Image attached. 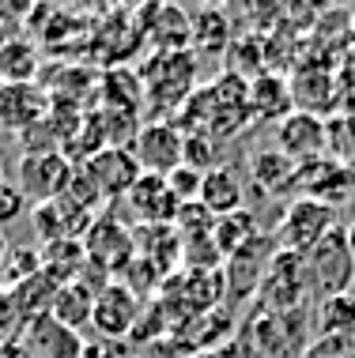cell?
I'll list each match as a JSON object with an SVG mask.
<instances>
[{
	"label": "cell",
	"instance_id": "1",
	"mask_svg": "<svg viewBox=\"0 0 355 358\" xmlns=\"http://www.w3.org/2000/svg\"><path fill=\"white\" fill-rule=\"evenodd\" d=\"M302 260H306V275H310V290L318 298L351 294V287H355V257H351V245H348L344 227H333Z\"/></svg>",
	"mask_w": 355,
	"mask_h": 358
},
{
	"label": "cell",
	"instance_id": "2",
	"mask_svg": "<svg viewBox=\"0 0 355 358\" xmlns=\"http://www.w3.org/2000/svg\"><path fill=\"white\" fill-rule=\"evenodd\" d=\"M306 294H310V275H306V260L295 257V253H284L276 249L272 264L261 279V309L265 313H276V317H287V313H299Z\"/></svg>",
	"mask_w": 355,
	"mask_h": 358
},
{
	"label": "cell",
	"instance_id": "3",
	"mask_svg": "<svg viewBox=\"0 0 355 358\" xmlns=\"http://www.w3.org/2000/svg\"><path fill=\"white\" fill-rule=\"evenodd\" d=\"M333 227H337V215H333L329 204L310 200V196H299V200L287 204L280 227H276V245H280L284 253L306 257Z\"/></svg>",
	"mask_w": 355,
	"mask_h": 358
},
{
	"label": "cell",
	"instance_id": "4",
	"mask_svg": "<svg viewBox=\"0 0 355 358\" xmlns=\"http://www.w3.org/2000/svg\"><path fill=\"white\" fill-rule=\"evenodd\" d=\"M76 173V162L64 151H23L19 159V192L34 204H50L64 196Z\"/></svg>",
	"mask_w": 355,
	"mask_h": 358
},
{
	"label": "cell",
	"instance_id": "5",
	"mask_svg": "<svg viewBox=\"0 0 355 358\" xmlns=\"http://www.w3.org/2000/svg\"><path fill=\"white\" fill-rule=\"evenodd\" d=\"M83 245V257H88L91 268H99L102 275H118L125 268L132 264V257H137V238L129 234V230L121 227L118 219L110 215H99L88 227V234L80 238Z\"/></svg>",
	"mask_w": 355,
	"mask_h": 358
},
{
	"label": "cell",
	"instance_id": "6",
	"mask_svg": "<svg viewBox=\"0 0 355 358\" xmlns=\"http://www.w3.org/2000/svg\"><path fill=\"white\" fill-rule=\"evenodd\" d=\"M276 249H280V245H276V238L257 234V238H249L238 253L227 257L223 260V294L238 298V302L253 298L257 290H261V279L268 272V264H272Z\"/></svg>",
	"mask_w": 355,
	"mask_h": 358
},
{
	"label": "cell",
	"instance_id": "7",
	"mask_svg": "<svg viewBox=\"0 0 355 358\" xmlns=\"http://www.w3.org/2000/svg\"><path fill=\"white\" fill-rule=\"evenodd\" d=\"M181 148H186V132L174 121H148L144 129H137V140L129 143L140 173H159V178L181 166Z\"/></svg>",
	"mask_w": 355,
	"mask_h": 358
},
{
	"label": "cell",
	"instance_id": "8",
	"mask_svg": "<svg viewBox=\"0 0 355 358\" xmlns=\"http://www.w3.org/2000/svg\"><path fill=\"white\" fill-rule=\"evenodd\" d=\"M140 321V294L129 283H106L102 290H95V306H91V328L95 336L106 340H121L129 336Z\"/></svg>",
	"mask_w": 355,
	"mask_h": 358
},
{
	"label": "cell",
	"instance_id": "9",
	"mask_svg": "<svg viewBox=\"0 0 355 358\" xmlns=\"http://www.w3.org/2000/svg\"><path fill=\"white\" fill-rule=\"evenodd\" d=\"M83 173H88L91 185L99 189L102 204H110V200L129 196V189L137 185V178H140V166H137V159H132L129 148H102L83 162Z\"/></svg>",
	"mask_w": 355,
	"mask_h": 358
},
{
	"label": "cell",
	"instance_id": "10",
	"mask_svg": "<svg viewBox=\"0 0 355 358\" xmlns=\"http://www.w3.org/2000/svg\"><path fill=\"white\" fill-rule=\"evenodd\" d=\"M50 117V94L38 83H0V129L4 132H27Z\"/></svg>",
	"mask_w": 355,
	"mask_h": 358
},
{
	"label": "cell",
	"instance_id": "11",
	"mask_svg": "<svg viewBox=\"0 0 355 358\" xmlns=\"http://www.w3.org/2000/svg\"><path fill=\"white\" fill-rule=\"evenodd\" d=\"M276 148H280L295 166H306L314 159H325V121L314 113H299L284 117L276 124Z\"/></svg>",
	"mask_w": 355,
	"mask_h": 358
},
{
	"label": "cell",
	"instance_id": "12",
	"mask_svg": "<svg viewBox=\"0 0 355 358\" xmlns=\"http://www.w3.org/2000/svg\"><path fill=\"white\" fill-rule=\"evenodd\" d=\"M125 200H129V208L137 211V219L144 227H174L178 208H181L178 196L167 185V178H159V173H140Z\"/></svg>",
	"mask_w": 355,
	"mask_h": 358
},
{
	"label": "cell",
	"instance_id": "13",
	"mask_svg": "<svg viewBox=\"0 0 355 358\" xmlns=\"http://www.w3.org/2000/svg\"><path fill=\"white\" fill-rule=\"evenodd\" d=\"M249 113L257 121H276L280 124L284 117L295 113V102H291V83L280 80L272 72H257L253 83H249Z\"/></svg>",
	"mask_w": 355,
	"mask_h": 358
},
{
	"label": "cell",
	"instance_id": "14",
	"mask_svg": "<svg viewBox=\"0 0 355 358\" xmlns=\"http://www.w3.org/2000/svg\"><path fill=\"white\" fill-rule=\"evenodd\" d=\"M246 200V189H242V178H238L235 166H216L204 173L200 181V204L208 208V215H231V211L242 208Z\"/></svg>",
	"mask_w": 355,
	"mask_h": 358
},
{
	"label": "cell",
	"instance_id": "15",
	"mask_svg": "<svg viewBox=\"0 0 355 358\" xmlns=\"http://www.w3.org/2000/svg\"><path fill=\"white\" fill-rule=\"evenodd\" d=\"M27 336H31V351L42 358H80V351H83V336L57 324L50 313H38Z\"/></svg>",
	"mask_w": 355,
	"mask_h": 358
},
{
	"label": "cell",
	"instance_id": "16",
	"mask_svg": "<svg viewBox=\"0 0 355 358\" xmlns=\"http://www.w3.org/2000/svg\"><path fill=\"white\" fill-rule=\"evenodd\" d=\"M50 309L46 313L53 317L57 324H64V328H72V332H83V328L91 324V306H95V290H88L80 283V279H72V283H61L53 290V298H50Z\"/></svg>",
	"mask_w": 355,
	"mask_h": 358
},
{
	"label": "cell",
	"instance_id": "17",
	"mask_svg": "<svg viewBox=\"0 0 355 358\" xmlns=\"http://www.w3.org/2000/svg\"><path fill=\"white\" fill-rule=\"evenodd\" d=\"M42 69V53L31 38H4L0 45V83H34Z\"/></svg>",
	"mask_w": 355,
	"mask_h": 358
},
{
	"label": "cell",
	"instance_id": "18",
	"mask_svg": "<svg viewBox=\"0 0 355 358\" xmlns=\"http://www.w3.org/2000/svg\"><path fill=\"white\" fill-rule=\"evenodd\" d=\"M295 170L299 166L280 148H257L249 155V178L257 181L261 192H280L287 185H295Z\"/></svg>",
	"mask_w": 355,
	"mask_h": 358
},
{
	"label": "cell",
	"instance_id": "19",
	"mask_svg": "<svg viewBox=\"0 0 355 358\" xmlns=\"http://www.w3.org/2000/svg\"><path fill=\"white\" fill-rule=\"evenodd\" d=\"M249 238H257V219H253V211H246V208L231 211V215H219L212 222V241H216V249L223 260L231 253H238Z\"/></svg>",
	"mask_w": 355,
	"mask_h": 358
},
{
	"label": "cell",
	"instance_id": "20",
	"mask_svg": "<svg viewBox=\"0 0 355 358\" xmlns=\"http://www.w3.org/2000/svg\"><path fill=\"white\" fill-rule=\"evenodd\" d=\"M318 332L321 336H348V332H355V298L351 294L318 298Z\"/></svg>",
	"mask_w": 355,
	"mask_h": 358
},
{
	"label": "cell",
	"instance_id": "21",
	"mask_svg": "<svg viewBox=\"0 0 355 358\" xmlns=\"http://www.w3.org/2000/svg\"><path fill=\"white\" fill-rule=\"evenodd\" d=\"M219 140L208 136V132H197V136H186V148H181V166L197 170V173H208L219 166Z\"/></svg>",
	"mask_w": 355,
	"mask_h": 358
},
{
	"label": "cell",
	"instance_id": "22",
	"mask_svg": "<svg viewBox=\"0 0 355 358\" xmlns=\"http://www.w3.org/2000/svg\"><path fill=\"white\" fill-rule=\"evenodd\" d=\"M193 27V42H212V50H223L227 42V15L219 8H208V12H197V19H189Z\"/></svg>",
	"mask_w": 355,
	"mask_h": 358
},
{
	"label": "cell",
	"instance_id": "23",
	"mask_svg": "<svg viewBox=\"0 0 355 358\" xmlns=\"http://www.w3.org/2000/svg\"><path fill=\"white\" fill-rule=\"evenodd\" d=\"M200 181H204V173H197L189 166H178L174 173H167V185L178 196V204H193V200H200Z\"/></svg>",
	"mask_w": 355,
	"mask_h": 358
},
{
	"label": "cell",
	"instance_id": "24",
	"mask_svg": "<svg viewBox=\"0 0 355 358\" xmlns=\"http://www.w3.org/2000/svg\"><path fill=\"white\" fill-rule=\"evenodd\" d=\"M310 358H355V332L348 336H321L310 347Z\"/></svg>",
	"mask_w": 355,
	"mask_h": 358
},
{
	"label": "cell",
	"instance_id": "25",
	"mask_svg": "<svg viewBox=\"0 0 355 358\" xmlns=\"http://www.w3.org/2000/svg\"><path fill=\"white\" fill-rule=\"evenodd\" d=\"M27 208H31V200L19 192V185H0V230H4L8 222H15Z\"/></svg>",
	"mask_w": 355,
	"mask_h": 358
},
{
	"label": "cell",
	"instance_id": "26",
	"mask_svg": "<svg viewBox=\"0 0 355 358\" xmlns=\"http://www.w3.org/2000/svg\"><path fill=\"white\" fill-rule=\"evenodd\" d=\"M80 358H121V347H118V340H106V336H88L83 340V351H80Z\"/></svg>",
	"mask_w": 355,
	"mask_h": 358
},
{
	"label": "cell",
	"instance_id": "27",
	"mask_svg": "<svg viewBox=\"0 0 355 358\" xmlns=\"http://www.w3.org/2000/svg\"><path fill=\"white\" fill-rule=\"evenodd\" d=\"M344 234H348V245H351V257H355V219L344 227Z\"/></svg>",
	"mask_w": 355,
	"mask_h": 358
},
{
	"label": "cell",
	"instance_id": "28",
	"mask_svg": "<svg viewBox=\"0 0 355 358\" xmlns=\"http://www.w3.org/2000/svg\"><path fill=\"white\" fill-rule=\"evenodd\" d=\"M4 257H8V238H4V230H0V264H4Z\"/></svg>",
	"mask_w": 355,
	"mask_h": 358
},
{
	"label": "cell",
	"instance_id": "29",
	"mask_svg": "<svg viewBox=\"0 0 355 358\" xmlns=\"http://www.w3.org/2000/svg\"><path fill=\"white\" fill-rule=\"evenodd\" d=\"M0 185H8V181H4V162H0Z\"/></svg>",
	"mask_w": 355,
	"mask_h": 358
},
{
	"label": "cell",
	"instance_id": "30",
	"mask_svg": "<svg viewBox=\"0 0 355 358\" xmlns=\"http://www.w3.org/2000/svg\"><path fill=\"white\" fill-rule=\"evenodd\" d=\"M0 45H4V27H0Z\"/></svg>",
	"mask_w": 355,
	"mask_h": 358
},
{
	"label": "cell",
	"instance_id": "31",
	"mask_svg": "<svg viewBox=\"0 0 355 358\" xmlns=\"http://www.w3.org/2000/svg\"><path fill=\"white\" fill-rule=\"evenodd\" d=\"M302 358H310V355H302Z\"/></svg>",
	"mask_w": 355,
	"mask_h": 358
},
{
	"label": "cell",
	"instance_id": "32",
	"mask_svg": "<svg viewBox=\"0 0 355 358\" xmlns=\"http://www.w3.org/2000/svg\"><path fill=\"white\" fill-rule=\"evenodd\" d=\"M351 298H355V294H351Z\"/></svg>",
	"mask_w": 355,
	"mask_h": 358
}]
</instances>
